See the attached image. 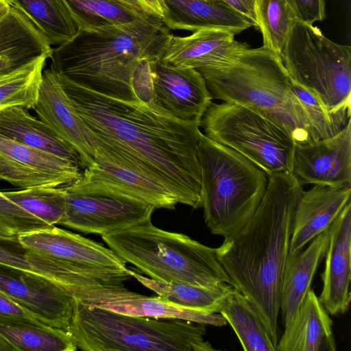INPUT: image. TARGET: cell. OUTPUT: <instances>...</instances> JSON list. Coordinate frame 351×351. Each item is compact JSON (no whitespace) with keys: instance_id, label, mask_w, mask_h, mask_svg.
<instances>
[{"instance_id":"1","label":"cell","mask_w":351,"mask_h":351,"mask_svg":"<svg viewBox=\"0 0 351 351\" xmlns=\"http://www.w3.org/2000/svg\"><path fill=\"white\" fill-rule=\"evenodd\" d=\"M56 75L92 141L123 154L202 206L199 123L178 120L152 104L99 94Z\"/></svg>"},{"instance_id":"2","label":"cell","mask_w":351,"mask_h":351,"mask_svg":"<svg viewBox=\"0 0 351 351\" xmlns=\"http://www.w3.org/2000/svg\"><path fill=\"white\" fill-rule=\"evenodd\" d=\"M303 191L291 171L268 176L253 216L235 236L215 248L229 284L248 300L276 347L282 274Z\"/></svg>"},{"instance_id":"3","label":"cell","mask_w":351,"mask_h":351,"mask_svg":"<svg viewBox=\"0 0 351 351\" xmlns=\"http://www.w3.org/2000/svg\"><path fill=\"white\" fill-rule=\"evenodd\" d=\"M161 19L147 15L132 22L78 30L52 48L51 68L58 74L99 94L139 101L132 77L145 59H161L171 36Z\"/></svg>"},{"instance_id":"4","label":"cell","mask_w":351,"mask_h":351,"mask_svg":"<svg viewBox=\"0 0 351 351\" xmlns=\"http://www.w3.org/2000/svg\"><path fill=\"white\" fill-rule=\"evenodd\" d=\"M213 99L249 108L286 132L295 143L319 140L281 58L261 46L231 61L197 70Z\"/></svg>"},{"instance_id":"5","label":"cell","mask_w":351,"mask_h":351,"mask_svg":"<svg viewBox=\"0 0 351 351\" xmlns=\"http://www.w3.org/2000/svg\"><path fill=\"white\" fill-rule=\"evenodd\" d=\"M206 325L178 319L131 316L73 299L66 332L84 351H213Z\"/></svg>"},{"instance_id":"6","label":"cell","mask_w":351,"mask_h":351,"mask_svg":"<svg viewBox=\"0 0 351 351\" xmlns=\"http://www.w3.org/2000/svg\"><path fill=\"white\" fill-rule=\"evenodd\" d=\"M101 238L125 263L153 280L206 287L229 284L215 248L186 234L157 228L152 221L103 234Z\"/></svg>"},{"instance_id":"7","label":"cell","mask_w":351,"mask_h":351,"mask_svg":"<svg viewBox=\"0 0 351 351\" xmlns=\"http://www.w3.org/2000/svg\"><path fill=\"white\" fill-rule=\"evenodd\" d=\"M204 222L224 240L248 222L266 191L268 176L237 152L202 134L197 148Z\"/></svg>"},{"instance_id":"8","label":"cell","mask_w":351,"mask_h":351,"mask_svg":"<svg viewBox=\"0 0 351 351\" xmlns=\"http://www.w3.org/2000/svg\"><path fill=\"white\" fill-rule=\"evenodd\" d=\"M292 81L328 110L350 117L351 47L328 38L313 24L294 22L280 55Z\"/></svg>"},{"instance_id":"9","label":"cell","mask_w":351,"mask_h":351,"mask_svg":"<svg viewBox=\"0 0 351 351\" xmlns=\"http://www.w3.org/2000/svg\"><path fill=\"white\" fill-rule=\"evenodd\" d=\"M199 128L206 137L237 152L267 176L292 171L295 141L249 108L212 101L200 119Z\"/></svg>"},{"instance_id":"10","label":"cell","mask_w":351,"mask_h":351,"mask_svg":"<svg viewBox=\"0 0 351 351\" xmlns=\"http://www.w3.org/2000/svg\"><path fill=\"white\" fill-rule=\"evenodd\" d=\"M82 175V174H81ZM65 213L60 225L101 236L152 221L155 206L80 177L64 186Z\"/></svg>"},{"instance_id":"11","label":"cell","mask_w":351,"mask_h":351,"mask_svg":"<svg viewBox=\"0 0 351 351\" xmlns=\"http://www.w3.org/2000/svg\"><path fill=\"white\" fill-rule=\"evenodd\" d=\"M94 162L80 179L151 204L156 208L174 209L178 204L202 208L186 192L146 170L123 154L93 141Z\"/></svg>"},{"instance_id":"12","label":"cell","mask_w":351,"mask_h":351,"mask_svg":"<svg viewBox=\"0 0 351 351\" xmlns=\"http://www.w3.org/2000/svg\"><path fill=\"white\" fill-rule=\"evenodd\" d=\"M69 293L77 301L118 313L157 319H178L223 326L225 318L217 313H207L170 304L160 296L143 295L126 289L123 282L84 276L72 285Z\"/></svg>"},{"instance_id":"13","label":"cell","mask_w":351,"mask_h":351,"mask_svg":"<svg viewBox=\"0 0 351 351\" xmlns=\"http://www.w3.org/2000/svg\"><path fill=\"white\" fill-rule=\"evenodd\" d=\"M17 237L25 246L92 275L125 280L132 278L126 263L112 250L55 225Z\"/></svg>"},{"instance_id":"14","label":"cell","mask_w":351,"mask_h":351,"mask_svg":"<svg viewBox=\"0 0 351 351\" xmlns=\"http://www.w3.org/2000/svg\"><path fill=\"white\" fill-rule=\"evenodd\" d=\"M80 165L0 134V180L21 189L58 187L77 180Z\"/></svg>"},{"instance_id":"15","label":"cell","mask_w":351,"mask_h":351,"mask_svg":"<svg viewBox=\"0 0 351 351\" xmlns=\"http://www.w3.org/2000/svg\"><path fill=\"white\" fill-rule=\"evenodd\" d=\"M152 104L178 120L199 123L213 99L202 74L160 59L152 61Z\"/></svg>"},{"instance_id":"16","label":"cell","mask_w":351,"mask_h":351,"mask_svg":"<svg viewBox=\"0 0 351 351\" xmlns=\"http://www.w3.org/2000/svg\"><path fill=\"white\" fill-rule=\"evenodd\" d=\"M291 172L302 185L351 187V121L333 136L295 143Z\"/></svg>"},{"instance_id":"17","label":"cell","mask_w":351,"mask_h":351,"mask_svg":"<svg viewBox=\"0 0 351 351\" xmlns=\"http://www.w3.org/2000/svg\"><path fill=\"white\" fill-rule=\"evenodd\" d=\"M0 291L43 323L64 330L68 328L73 298L53 282L0 266Z\"/></svg>"},{"instance_id":"18","label":"cell","mask_w":351,"mask_h":351,"mask_svg":"<svg viewBox=\"0 0 351 351\" xmlns=\"http://www.w3.org/2000/svg\"><path fill=\"white\" fill-rule=\"evenodd\" d=\"M34 110L44 124L75 149L81 168L84 169L93 163L92 138L51 67L44 69Z\"/></svg>"},{"instance_id":"19","label":"cell","mask_w":351,"mask_h":351,"mask_svg":"<svg viewBox=\"0 0 351 351\" xmlns=\"http://www.w3.org/2000/svg\"><path fill=\"white\" fill-rule=\"evenodd\" d=\"M328 234L319 300L330 315H337L347 312L351 300V202L330 224Z\"/></svg>"},{"instance_id":"20","label":"cell","mask_w":351,"mask_h":351,"mask_svg":"<svg viewBox=\"0 0 351 351\" xmlns=\"http://www.w3.org/2000/svg\"><path fill=\"white\" fill-rule=\"evenodd\" d=\"M64 213V186L0 191V219L18 235L60 224Z\"/></svg>"},{"instance_id":"21","label":"cell","mask_w":351,"mask_h":351,"mask_svg":"<svg viewBox=\"0 0 351 351\" xmlns=\"http://www.w3.org/2000/svg\"><path fill=\"white\" fill-rule=\"evenodd\" d=\"M235 35L219 29H200L186 36L172 35L160 60L196 70L224 64L249 47L236 40Z\"/></svg>"},{"instance_id":"22","label":"cell","mask_w":351,"mask_h":351,"mask_svg":"<svg viewBox=\"0 0 351 351\" xmlns=\"http://www.w3.org/2000/svg\"><path fill=\"white\" fill-rule=\"evenodd\" d=\"M351 187L335 189L314 185L304 191L295 212L289 254H294L317 235L328 230L350 202Z\"/></svg>"},{"instance_id":"23","label":"cell","mask_w":351,"mask_h":351,"mask_svg":"<svg viewBox=\"0 0 351 351\" xmlns=\"http://www.w3.org/2000/svg\"><path fill=\"white\" fill-rule=\"evenodd\" d=\"M164 25L173 30L195 32L219 29L237 34L254 23L223 0H163Z\"/></svg>"},{"instance_id":"24","label":"cell","mask_w":351,"mask_h":351,"mask_svg":"<svg viewBox=\"0 0 351 351\" xmlns=\"http://www.w3.org/2000/svg\"><path fill=\"white\" fill-rule=\"evenodd\" d=\"M276 351H335L332 321L311 289L284 326Z\"/></svg>"},{"instance_id":"25","label":"cell","mask_w":351,"mask_h":351,"mask_svg":"<svg viewBox=\"0 0 351 351\" xmlns=\"http://www.w3.org/2000/svg\"><path fill=\"white\" fill-rule=\"evenodd\" d=\"M51 51V45L43 33L12 6L0 21V78Z\"/></svg>"},{"instance_id":"26","label":"cell","mask_w":351,"mask_h":351,"mask_svg":"<svg viewBox=\"0 0 351 351\" xmlns=\"http://www.w3.org/2000/svg\"><path fill=\"white\" fill-rule=\"evenodd\" d=\"M304 250L289 254L280 291V311L285 326L293 317L311 289V282L328 247V230L309 242Z\"/></svg>"},{"instance_id":"27","label":"cell","mask_w":351,"mask_h":351,"mask_svg":"<svg viewBox=\"0 0 351 351\" xmlns=\"http://www.w3.org/2000/svg\"><path fill=\"white\" fill-rule=\"evenodd\" d=\"M17 237L0 238V266L48 280L67 293L80 275L99 277L32 250Z\"/></svg>"},{"instance_id":"28","label":"cell","mask_w":351,"mask_h":351,"mask_svg":"<svg viewBox=\"0 0 351 351\" xmlns=\"http://www.w3.org/2000/svg\"><path fill=\"white\" fill-rule=\"evenodd\" d=\"M27 110L21 106H14L0 110V134L80 165L79 156L75 149Z\"/></svg>"},{"instance_id":"29","label":"cell","mask_w":351,"mask_h":351,"mask_svg":"<svg viewBox=\"0 0 351 351\" xmlns=\"http://www.w3.org/2000/svg\"><path fill=\"white\" fill-rule=\"evenodd\" d=\"M128 271L132 278H134L167 302L184 308L207 313H218L222 299L232 287L227 283L206 287L180 281H158L128 268Z\"/></svg>"},{"instance_id":"30","label":"cell","mask_w":351,"mask_h":351,"mask_svg":"<svg viewBox=\"0 0 351 351\" xmlns=\"http://www.w3.org/2000/svg\"><path fill=\"white\" fill-rule=\"evenodd\" d=\"M236 333L245 351H276L271 339L248 300L232 287L222 299L218 310Z\"/></svg>"},{"instance_id":"31","label":"cell","mask_w":351,"mask_h":351,"mask_svg":"<svg viewBox=\"0 0 351 351\" xmlns=\"http://www.w3.org/2000/svg\"><path fill=\"white\" fill-rule=\"evenodd\" d=\"M8 1L32 21L51 45H60L78 32L64 0Z\"/></svg>"},{"instance_id":"32","label":"cell","mask_w":351,"mask_h":351,"mask_svg":"<svg viewBox=\"0 0 351 351\" xmlns=\"http://www.w3.org/2000/svg\"><path fill=\"white\" fill-rule=\"evenodd\" d=\"M0 332L16 351H74L77 349L66 330L50 326L0 319Z\"/></svg>"},{"instance_id":"33","label":"cell","mask_w":351,"mask_h":351,"mask_svg":"<svg viewBox=\"0 0 351 351\" xmlns=\"http://www.w3.org/2000/svg\"><path fill=\"white\" fill-rule=\"evenodd\" d=\"M51 53H45L0 78V110L14 106L34 110Z\"/></svg>"},{"instance_id":"34","label":"cell","mask_w":351,"mask_h":351,"mask_svg":"<svg viewBox=\"0 0 351 351\" xmlns=\"http://www.w3.org/2000/svg\"><path fill=\"white\" fill-rule=\"evenodd\" d=\"M64 1L78 30H90L124 24L147 16L131 11L117 0Z\"/></svg>"},{"instance_id":"35","label":"cell","mask_w":351,"mask_h":351,"mask_svg":"<svg viewBox=\"0 0 351 351\" xmlns=\"http://www.w3.org/2000/svg\"><path fill=\"white\" fill-rule=\"evenodd\" d=\"M257 28L264 47L280 57L297 16L286 0H256L254 7Z\"/></svg>"},{"instance_id":"36","label":"cell","mask_w":351,"mask_h":351,"mask_svg":"<svg viewBox=\"0 0 351 351\" xmlns=\"http://www.w3.org/2000/svg\"><path fill=\"white\" fill-rule=\"evenodd\" d=\"M292 83L293 90L306 110L319 139L335 136L351 121L350 117L330 113L315 95Z\"/></svg>"},{"instance_id":"37","label":"cell","mask_w":351,"mask_h":351,"mask_svg":"<svg viewBox=\"0 0 351 351\" xmlns=\"http://www.w3.org/2000/svg\"><path fill=\"white\" fill-rule=\"evenodd\" d=\"M151 60H141L132 77V88L138 101L152 104L153 77Z\"/></svg>"},{"instance_id":"38","label":"cell","mask_w":351,"mask_h":351,"mask_svg":"<svg viewBox=\"0 0 351 351\" xmlns=\"http://www.w3.org/2000/svg\"><path fill=\"white\" fill-rule=\"evenodd\" d=\"M0 319L38 326H49L41 322L33 313L18 304L1 291H0Z\"/></svg>"},{"instance_id":"39","label":"cell","mask_w":351,"mask_h":351,"mask_svg":"<svg viewBox=\"0 0 351 351\" xmlns=\"http://www.w3.org/2000/svg\"><path fill=\"white\" fill-rule=\"evenodd\" d=\"M300 21L313 24L326 17L325 0H286Z\"/></svg>"},{"instance_id":"40","label":"cell","mask_w":351,"mask_h":351,"mask_svg":"<svg viewBox=\"0 0 351 351\" xmlns=\"http://www.w3.org/2000/svg\"><path fill=\"white\" fill-rule=\"evenodd\" d=\"M252 21L257 27L254 7L256 0H223Z\"/></svg>"},{"instance_id":"41","label":"cell","mask_w":351,"mask_h":351,"mask_svg":"<svg viewBox=\"0 0 351 351\" xmlns=\"http://www.w3.org/2000/svg\"><path fill=\"white\" fill-rule=\"evenodd\" d=\"M145 12L151 16L162 19L165 15L163 0H137Z\"/></svg>"},{"instance_id":"42","label":"cell","mask_w":351,"mask_h":351,"mask_svg":"<svg viewBox=\"0 0 351 351\" xmlns=\"http://www.w3.org/2000/svg\"><path fill=\"white\" fill-rule=\"evenodd\" d=\"M131 11L141 15L147 14L137 0H117ZM149 15V14H147Z\"/></svg>"},{"instance_id":"43","label":"cell","mask_w":351,"mask_h":351,"mask_svg":"<svg viewBox=\"0 0 351 351\" xmlns=\"http://www.w3.org/2000/svg\"><path fill=\"white\" fill-rule=\"evenodd\" d=\"M18 236V233L5 221L0 219V238Z\"/></svg>"},{"instance_id":"44","label":"cell","mask_w":351,"mask_h":351,"mask_svg":"<svg viewBox=\"0 0 351 351\" xmlns=\"http://www.w3.org/2000/svg\"><path fill=\"white\" fill-rule=\"evenodd\" d=\"M0 350L1 351H16L12 343L5 339L0 332Z\"/></svg>"},{"instance_id":"45","label":"cell","mask_w":351,"mask_h":351,"mask_svg":"<svg viewBox=\"0 0 351 351\" xmlns=\"http://www.w3.org/2000/svg\"><path fill=\"white\" fill-rule=\"evenodd\" d=\"M11 7L8 0H0V21L8 13Z\"/></svg>"}]
</instances>
